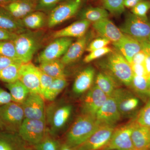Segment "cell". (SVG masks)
Returning a JSON list of instances; mask_svg holds the SVG:
<instances>
[{
    "instance_id": "6da1fadb",
    "label": "cell",
    "mask_w": 150,
    "mask_h": 150,
    "mask_svg": "<svg viewBox=\"0 0 150 150\" xmlns=\"http://www.w3.org/2000/svg\"><path fill=\"white\" fill-rule=\"evenodd\" d=\"M101 125L96 117L83 113L68 131L65 143L75 149L84 143Z\"/></svg>"
},
{
    "instance_id": "7a4b0ae2",
    "label": "cell",
    "mask_w": 150,
    "mask_h": 150,
    "mask_svg": "<svg viewBox=\"0 0 150 150\" xmlns=\"http://www.w3.org/2000/svg\"><path fill=\"white\" fill-rule=\"evenodd\" d=\"M100 67L127 86L131 85L134 74L131 64L116 50L98 62Z\"/></svg>"
},
{
    "instance_id": "3957f363",
    "label": "cell",
    "mask_w": 150,
    "mask_h": 150,
    "mask_svg": "<svg viewBox=\"0 0 150 150\" xmlns=\"http://www.w3.org/2000/svg\"><path fill=\"white\" fill-rule=\"evenodd\" d=\"M24 118L21 104L11 102L0 107V129L3 131L18 133Z\"/></svg>"
},
{
    "instance_id": "277c9868",
    "label": "cell",
    "mask_w": 150,
    "mask_h": 150,
    "mask_svg": "<svg viewBox=\"0 0 150 150\" xmlns=\"http://www.w3.org/2000/svg\"><path fill=\"white\" fill-rule=\"evenodd\" d=\"M13 42L19 59L23 64L29 63L40 46V36L26 30L18 34Z\"/></svg>"
},
{
    "instance_id": "5b68a950",
    "label": "cell",
    "mask_w": 150,
    "mask_h": 150,
    "mask_svg": "<svg viewBox=\"0 0 150 150\" xmlns=\"http://www.w3.org/2000/svg\"><path fill=\"white\" fill-rule=\"evenodd\" d=\"M120 30L123 34L139 42L147 41L150 35V23L148 19L129 13L121 25Z\"/></svg>"
},
{
    "instance_id": "8992f818",
    "label": "cell",
    "mask_w": 150,
    "mask_h": 150,
    "mask_svg": "<svg viewBox=\"0 0 150 150\" xmlns=\"http://www.w3.org/2000/svg\"><path fill=\"white\" fill-rule=\"evenodd\" d=\"M85 0H64L50 12L48 18V27L61 24L76 15L80 11Z\"/></svg>"
},
{
    "instance_id": "52a82bcc",
    "label": "cell",
    "mask_w": 150,
    "mask_h": 150,
    "mask_svg": "<svg viewBox=\"0 0 150 150\" xmlns=\"http://www.w3.org/2000/svg\"><path fill=\"white\" fill-rule=\"evenodd\" d=\"M46 131V120L25 118L17 134L26 144L34 146L43 139Z\"/></svg>"
},
{
    "instance_id": "ba28073f",
    "label": "cell",
    "mask_w": 150,
    "mask_h": 150,
    "mask_svg": "<svg viewBox=\"0 0 150 150\" xmlns=\"http://www.w3.org/2000/svg\"><path fill=\"white\" fill-rule=\"evenodd\" d=\"M72 107L70 105H52L46 110V119L49 125V131L56 135L65 126L71 114Z\"/></svg>"
},
{
    "instance_id": "9c48e42d",
    "label": "cell",
    "mask_w": 150,
    "mask_h": 150,
    "mask_svg": "<svg viewBox=\"0 0 150 150\" xmlns=\"http://www.w3.org/2000/svg\"><path fill=\"white\" fill-rule=\"evenodd\" d=\"M135 123L134 120L115 128L110 141L103 150H131L134 149L131 134Z\"/></svg>"
},
{
    "instance_id": "30bf717a",
    "label": "cell",
    "mask_w": 150,
    "mask_h": 150,
    "mask_svg": "<svg viewBox=\"0 0 150 150\" xmlns=\"http://www.w3.org/2000/svg\"><path fill=\"white\" fill-rule=\"evenodd\" d=\"M114 126L101 125L92 135L74 150H103L108 144L115 129Z\"/></svg>"
},
{
    "instance_id": "8fae6325",
    "label": "cell",
    "mask_w": 150,
    "mask_h": 150,
    "mask_svg": "<svg viewBox=\"0 0 150 150\" xmlns=\"http://www.w3.org/2000/svg\"><path fill=\"white\" fill-rule=\"evenodd\" d=\"M43 98L40 94L30 93L21 104L25 118L46 120V109Z\"/></svg>"
},
{
    "instance_id": "7c38bea8",
    "label": "cell",
    "mask_w": 150,
    "mask_h": 150,
    "mask_svg": "<svg viewBox=\"0 0 150 150\" xmlns=\"http://www.w3.org/2000/svg\"><path fill=\"white\" fill-rule=\"evenodd\" d=\"M71 38L63 37L55 38L43 51L38 57L39 63L48 62L59 59L67 52L70 45L72 43Z\"/></svg>"
},
{
    "instance_id": "4fadbf2b",
    "label": "cell",
    "mask_w": 150,
    "mask_h": 150,
    "mask_svg": "<svg viewBox=\"0 0 150 150\" xmlns=\"http://www.w3.org/2000/svg\"><path fill=\"white\" fill-rule=\"evenodd\" d=\"M115 99L121 116L131 115L139 105V100L126 89L118 88L112 96Z\"/></svg>"
},
{
    "instance_id": "5bb4252c",
    "label": "cell",
    "mask_w": 150,
    "mask_h": 150,
    "mask_svg": "<svg viewBox=\"0 0 150 150\" xmlns=\"http://www.w3.org/2000/svg\"><path fill=\"white\" fill-rule=\"evenodd\" d=\"M19 80L29 90L30 93L40 94V82L38 67L31 62L22 64L19 71Z\"/></svg>"
},
{
    "instance_id": "9a60e30c",
    "label": "cell",
    "mask_w": 150,
    "mask_h": 150,
    "mask_svg": "<svg viewBox=\"0 0 150 150\" xmlns=\"http://www.w3.org/2000/svg\"><path fill=\"white\" fill-rule=\"evenodd\" d=\"M108 96L96 85L88 91L83 103V113L96 116L97 112Z\"/></svg>"
},
{
    "instance_id": "2e32d148",
    "label": "cell",
    "mask_w": 150,
    "mask_h": 150,
    "mask_svg": "<svg viewBox=\"0 0 150 150\" xmlns=\"http://www.w3.org/2000/svg\"><path fill=\"white\" fill-rule=\"evenodd\" d=\"M121 117L116 101L112 96L108 97L96 116L102 125L112 126H115L120 121Z\"/></svg>"
},
{
    "instance_id": "e0dca14e",
    "label": "cell",
    "mask_w": 150,
    "mask_h": 150,
    "mask_svg": "<svg viewBox=\"0 0 150 150\" xmlns=\"http://www.w3.org/2000/svg\"><path fill=\"white\" fill-rule=\"evenodd\" d=\"M112 43L115 50L119 52L130 64L134 56L142 50L141 42L124 34L121 39Z\"/></svg>"
},
{
    "instance_id": "ac0fdd59",
    "label": "cell",
    "mask_w": 150,
    "mask_h": 150,
    "mask_svg": "<svg viewBox=\"0 0 150 150\" xmlns=\"http://www.w3.org/2000/svg\"><path fill=\"white\" fill-rule=\"evenodd\" d=\"M38 0H11L3 7L13 17L21 20L35 11Z\"/></svg>"
},
{
    "instance_id": "d6986e66",
    "label": "cell",
    "mask_w": 150,
    "mask_h": 150,
    "mask_svg": "<svg viewBox=\"0 0 150 150\" xmlns=\"http://www.w3.org/2000/svg\"><path fill=\"white\" fill-rule=\"evenodd\" d=\"M93 27L101 37L112 43L118 41L123 35L120 29L108 18L93 23Z\"/></svg>"
},
{
    "instance_id": "ffe728a7",
    "label": "cell",
    "mask_w": 150,
    "mask_h": 150,
    "mask_svg": "<svg viewBox=\"0 0 150 150\" xmlns=\"http://www.w3.org/2000/svg\"><path fill=\"white\" fill-rule=\"evenodd\" d=\"M91 23V22L88 21L81 19L54 32L53 37L55 38L63 37L80 38L85 35Z\"/></svg>"
},
{
    "instance_id": "44dd1931",
    "label": "cell",
    "mask_w": 150,
    "mask_h": 150,
    "mask_svg": "<svg viewBox=\"0 0 150 150\" xmlns=\"http://www.w3.org/2000/svg\"><path fill=\"white\" fill-rule=\"evenodd\" d=\"M88 40V36L85 35L72 43L61 59L62 63L65 65L70 64L79 59L86 48Z\"/></svg>"
},
{
    "instance_id": "7402d4cb",
    "label": "cell",
    "mask_w": 150,
    "mask_h": 150,
    "mask_svg": "<svg viewBox=\"0 0 150 150\" xmlns=\"http://www.w3.org/2000/svg\"><path fill=\"white\" fill-rule=\"evenodd\" d=\"M95 75V71L93 67H87L82 70L75 79L73 91L77 94H80L88 91L92 86Z\"/></svg>"
},
{
    "instance_id": "603a6c76",
    "label": "cell",
    "mask_w": 150,
    "mask_h": 150,
    "mask_svg": "<svg viewBox=\"0 0 150 150\" xmlns=\"http://www.w3.org/2000/svg\"><path fill=\"white\" fill-rule=\"evenodd\" d=\"M0 28L17 34L26 31L21 20L15 18L2 6H0Z\"/></svg>"
},
{
    "instance_id": "cb8c5ba5",
    "label": "cell",
    "mask_w": 150,
    "mask_h": 150,
    "mask_svg": "<svg viewBox=\"0 0 150 150\" xmlns=\"http://www.w3.org/2000/svg\"><path fill=\"white\" fill-rule=\"evenodd\" d=\"M131 139L134 149H150V128L135 122L131 134Z\"/></svg>"
},
{
    "instance_id": "d4e9b609",
    "label": "cell",
    "mask_w": 150,
    "mask_h": 150,
    "mask_svg": "<svg viewBox=\"0 0 150 150\" xmlns=\"http://www.w3.org/2000/svg\"><path fill=\"white\" fill-rule=\"evenodd\" d=\"M25 144L17 133L0 132V150H25Z\"/></svg>"
},
{
    "instance_id": "484cf974",
    "label": "cell",
    "mask_w": 150,
    "mask_h": 150,
    "mask_svg": "<svg viewBox=\"0 0 150 150\" xmlns=\"http://www.w3.org/2000/svg\"><path fill=\"white\" fill-rule=\"evenodd\" d=\"M118 81L114 77L106 72H100L97 75L96 85L108 97L111 96L119 87Z\"/></svg>"
},
{
    "instance_id": "4316f807",
    "label": "cell",
    "mask_w": 150,
    "mask_h": 150,
    "mask_svg": "<svg viewBox=\"0 0 150 150\" xmlns=\"http://www.w3.org/2000/svg\"><path fill=\"white\" fill-rule=\"evenodd\" d=\"M38 68L43 72L54 79L66 77L65 65L59 59L40 63Z\"/></svg>"
},
{
    "instance_id": "83f0119b",
    "label": "cell",
    "mask_w": 150,
    "mask_h": 150,
    "mask_svg": "<svg viewBox=\"0 0 150 150\" xmlns=\"http://www.w3.org/2000/svg\"><path fill=\"white\" fill-rule=\"evenodd\" d=\"M5 86L8 90L13 102L22 104L30 93L29 90L19 80L13 83H6Z\"/></svg>"
},
{
    "instance_id": "f1b7e54d",
    "label": "cell",
    "mask_w": 150,
    "mask_h": 150,
    "mask_svg": "<svg viewBox=\"0 0 150 150\" xmlns=\"http://www.w3.org/2000/svg\"><path fill=\"white\" fill-rule=\"evenodd\" d=\"M79 16L81 19L95 23L108 18L109 13L103 8L88 7L82 10Z\"/></svg>"
},
{
    "instance_id": "f546056e",
    "label": "cell",
    "mask_w": 150,
    "mask_h": 150,
    "mask_svg": "<svg viewBox=\"0 0 150 150\" xmlns=\"http://www.w3.org/2000/svg\"><path fill=\"white\" fill-rule=\"evenodd\" d=\"M46 16L43 11H35L21 19L24 27L31 29H37L43 27L46 22Z\"/></svg>"
},
{
    "instance_id": "4dcf8cb0",
    "label": "cell",
    "mask_w": 150,
    "mask_h": 150,
    "mask_svg": "<svg viewBox=\"0 0 150 150\" xmlns=\"http://www.w3.org/2000/svg\"><path fill=\"white\" fill-rule=\"evenodd\" d=\"M68 82L66 77L56 78L45 91L42 96L46 100L53 101L64 90Z\"/></svg>"
},
{
    "instance_id": "1f68e13d",
    "label": "cell",
    "mask_w": 150,
    "mask_h": 150,
    "mask_svg": "<svg viewBox=\"0 0 150 150\" xmlns=\"http://www.w3.org/2000/svg\"><path fill=\"white\" fill-rule=\"evenodd\" d=\"M21 63L11 64L0 70V81L6 83H12L19 80V71Z\"/></svg>"
},
{
    "instance_id": "d6a6232c",
    "label": "cell",
    "mask_w": 150,
    "mask_h": 150,
    "mask_svg": "<svg viewBox=\"0 0 150 150\" xmlns=\"http://www.w3.org/2000/svg\"><path fill=\"white\" fill-rule=\"evenodd\" d=\"M149 78L134 75L130 86L137 93L149 95Z\"/></svg>"
},
{
    "instance_id": "836d02e7",
    "label": "cell",
    "mask_w": 150,
    "mask_h": 150,
    "mask_svg": "<svg viewBox=\"0 0 150 150\" xmlns=\"http://www.w3.org/2000/svg\"><path fill=\"white\" fill-rule=\"evenodd\" d=\"M103 8L113 15L120 16L125 10L124 0H101Z\"/></svg>"
},
{
    "instance_id": "e575fe53",
    "label": "cell",
    "mask_w": 150,
    "mask_h": 150,
    "mask_svg": "<svg viewBox=\"0 0 150 150\" xmlns=\"http://www.w3.org/2000/svg\"><path fill=\"white\" fill-rule=\"evenodd\" d=\"M0 55L21 61L18 57L13 40L0 41Z\"/></svg>"
},
{
    "instance_id": "d590c367",
    "label": "cell",
    "mask_w": 150,
    "mask_h": 150,
    "mask_svg": "<svg viewBox=\"0 0 150 150\" xmlns=\"http://www.w3.org/2000/svg\"><path fill=\"white\" fill-rule=\"evenodd\" d=\"M60 146L58 141L47 134L41 142L34 146L35 150H60Z\"/></svg>"
},
{
    "instance_id": "8d00e7d4",
    "label": "cell",
    "mask_w": 150,
    "mask_h": 150,
    "mask_svg": "<svg viewBox=\"0 0 150 150\" xmlns=\"http://www.w3.org/2000/svg\"><path fill=\"white\" fill-rule=\"evenodd\" d=\"M134 121L139 125L150 128V98L139 112Z\"/></svg>"
},
{
    "instance_id": "74e56055",
    "label": "cell",
    "mask_w": 150,
    "mask_h": 150,
    "mask_svg": "<svg viewBox=\"0 0 150 150\" xmlns=\"http://www.w3.org/2000/svg\"><path fill=\"white\" fill-rule=\"evenodd\" d=\"M150 10V1L141 0L137 5L131 9V13L142 18L148 19L147 13Z\"/></svg>"
},
{
    "instance_id": "f35d334b",
    "label": "cell",
    "mask_w": 150,
    "mask_h": 150,
    "mask_svg": "<svg viewBox=\"0 0 150 150\" xmlns=\"http://www.w3.org/2000/svg\"><path fill=\"white\" fill-rule=\"evenodd\" d=\"M64 0H38L35 11H51Z\"/></svg>"
},
{
    "instance_id": "ab89813d",
    "label": "cell",
    "mask_w": 150,
    "mask_h": 150,
    "mask_svg": "<svg viewBox=\"0 0 150 150\" xmlns=\"http://www.w3.org/2000/svg\"><path fill=\"white\" fill-rule=\"evenodd\" d=\"M112 51L111 48L108 47L94 50L90 52L88 55L85 57L83 62L86 63H89L93 60L99 59L100 57L109 54Z\"/></svg>"
},
{
    "instance_id": "60d3db41",
    "label": "cell",
    "mask_w": 150,
    "mask_h": 150,
    "mask_svg": "<svg viewBox=\"0 0 150 150\" xmlns=\"http://www.w3.org/2000/svg\"><path fill=\"white\" fill-rule=\"evenodd\" d=\"M110 41L107 38L103 37L97 38L92 41L86 48L88 52H91L94 50L107 47Z\"/></svg>"
},
{
    "instance_id": "b9f144b4",
    "label": "cell",
    "mask_w": 150,
    "mask_h": 150,
    "mask_svg": "<svg viewBox=\"0 0 150 150\" xmlns=\"http://www.w3.org/2000/svg\"><path fill=\"white\" fill-rule=\"evenodd\" d=\"M39 75L40 82V94L42 96L44 92L48 88L55 79L43 72L39 69Z\"/></svg>"
},
{
    "instance_id": "7bdbcfd3",
    "label": "cell",
    "mask_w": 150,
    "mask_h": 150,
    "mask_svg": "<svg viewBox=\"0 0 150 150\" xmlns=\"http://www.w3.org/2000/svg\"><path fill=\"white\" fill-rule=\"evenodd\" d=\"M13 102L9 92L0 87V107Z\"/></svg>"
},
{
    "instance_id": "ee69618b",
    "label": "cell",
    "mask_w": 150,
    "mask_h": 150,
    "mask_svg": "<svg viewBox=\"0 0 150 150\" xmlns=\"http://www.w3.org/2000/svg\"><path fill=\"white\" fill-rule=\"evenodd\" d=\"M131 65L134 75L141 76L147 77L146 70H145L144 64H131Z\"/></svg>"
},
{
    "instance_id": "f6af8a7d",
    "label": "cell",
    "mask_w": 150,
    "mask_h": 150,
    "mask_svg": "<svg viewBox=\"0 0 150 150\" xmlns=\"http://www.w3.org/2000/svg\"><path fill=\"white\" fill-rule=\"evenodd\" d=\"M18 35L0 28V41L13 40Z\"/></svg>"
},
{
    "instance_id": "bcb514c9",
    "label": "cell",
    "mask_w": 150,
    "mask_h": 150,
    "mask_svg": "<svg viewBox=\"0 0 150 150\" xmlns=\"http://www.w3.org/2000/svg\"><path fill=\"white\" fill-rule=\"evenodd\" d=\"M15 63H22L18 60L10 59L0 55V70L3 69L10 65Z\"/></svg>"
},
{
    "instance_id": "7dc6e473",
    "label": "cell",
    "mask_w": 150,
    "mask_h": 150,
    "mask_svg": "<svg viewBox=\"0 0 150 150\" xmlns=\"http://www.w3.org/2000/svg\"><path fill=\"white\" fill-rule=\"evenodd\" d=\"M146 56V53H145V51L142 49L134 56L131 64H144Z\"/></svg>"
},
{
    "instance_id": "c3c4849f",
    "label": "cell",
    "mask_w": 150,
    "mask_h": 150,
    "mask_svg": "<svg viewBox=\"0 0 150 150\" xmlns=\"http://www.w3.org/2000/svg\"><path fill=\"white\" fill-rule=\"evenodd\" d=\"M145 52L146 54V56L144 65L146 70L147 77L149 79L150 78V56L147 53Z\"/></svg>"
},
{
    "instance_id": "681fc988",
    "label": "cell",
    "mask_w": 150,
    "mask_h": 150,
    "mask_svg": "<svg viewBox=\"0 0 150 150\" xmlns=\"http://www.w3.org/2000/svg\"><path fill=\"white\" fill-rule=\"evenodd\" d=\"M141 0H124V6L125 8H132L137 5Z\"/></svg>"
},
{
    "instance_id": "f907efd6",
    "label": "cell",
    "mask_w": 150,
    "mask_h": 150,
    "mask_svg": "<svg viewBox=\"0 0 150 150\" xmlns=\"http://www.w3.org/2000/svg\"><path fill=\"white\" fill-rule=\"evenodd\" d=\"M142 49L144 50L145 52L147 53L150 56V44L147 41H144L142 42Z\"/></svg>"
},
{
    "instance_id": "816d5d0a",
    "label": "cell",
    "mask_w": 150,
    "mask_h": 150,
    "mask_svg": "<svg viewBox=\"0 0 150 150\" xmlns=\"http://www.w3.org/2000/svg\"><path fill=\"white\" fill-rule=\"evenodd\" d=\"M60 150H74V149L70 147L66 143H64L60 146Z\"/></svg>"
},
{
    "instance_id": "f5cc1de1",
    "label": "cell",
    "mask_w": 150,
    "mask_h": 150,
    "mask_svg": "<svg viewBox=\"0 0 150 150\" xmlns=\"http://www.w3.org/2000/svg\"><path fill=\"white\" fill-rule=\"evenodd\" d=\"M11 0H0V6L5 4Z\"/></svg>"
},
{
    "instance_id": "db71d44e",
    "label": "cell",
    "mask_w": 150,
    "mask_h": 150,
    "mask_svg": "<svg viewBox=\"0 0 150 150\" xmlns=\"http://www.w3.org/2000/svg\"><path fill=\"white\" fill-rule=\"evenodd\" d=\"M25 150H35L34 149H32V148L30 147H26V149H25Z\"/></svg>"
},
{
    "instance_id": "11a10c76",
    "label": "cell",
    "mask_w": 150,
    "mask_h": 150,
    "mask_svg": "<svg viewBox=\"0 0 150 150\" xmlns=\"http://www.w3.org/2000/svg\"><path fill=\"white\" fill-rule=\"evenodd\" d=\"M149 81H150V86H149V96L150 97V78H149Z\"/></svg>"
},
{
    "instance_id": "9f6ffc18",
    "label": "cell",
    "mask_w": 150,
    "mask_h": 150,
    "mask_svg": "<svg viewBox=\"0 0 150 150\" xmlns=\"http://www.w3.org/2000/svg\"><path fill=\"white\" fill-rule=\"evenodd\" d=\"M131 150H150V149H133Z\"/></svg>"
},
{
    "instance_id": "6f0895ef",
    "label": "cell",
    "mask_w": 150,
    "mask_h": 150,
    "mask_svg": "<svg viewBox=\"0 0 150 150\" xmlns=\"http://www.w3.org/2000/svg\"><path fill=\"white\" fill-rule=\"evenodd\" d=\"M148 42H149V43L150 44V35L149 36V38H148Z\"/></svg>"
},
{
    "instance_id": "680465c9",
    "label": "cell",
    "mask_w": 150,
    "mask_h": 150,
    "mask_svg": "<svg viewBox=\"0 0 150 150\" xmlns=\"http://www.w3.org/2000/svg\"></svg>"
}]
</instances>
